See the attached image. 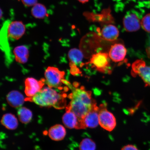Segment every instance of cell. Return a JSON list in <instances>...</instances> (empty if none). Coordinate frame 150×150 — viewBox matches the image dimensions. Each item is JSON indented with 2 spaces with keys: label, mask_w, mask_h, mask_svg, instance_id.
Instances as JSON below:
<instances>
[{
  "label": "cell",
  "mask_w": 150,
  "mask_h": 150,
  "mask_svg": "<svg viewBox=\"0 0 150 150\" xmlns=\"http://www.w3.org/2000/svg\"><path fill=\"white\" fill-rule=\"evenodd\" d=\"M28 100L42 107L53 106L56 108L62 109L66 105L64 95L49 87L43 88L36 95Z\"/></svg>",
  "instance_id": "obj_1"
},
{
  "label": "cell",
  "mask_w": 150,
  "mask_h": 150,
  "mask_svg": "<svg viewBox=\"0 0 150 150\" xmlns=\"http://www.w3.org/2000/svg\"><path fill=\"white\" fill-rule=\"evenodd\" d=\"M65 72L54 67H48L45 73V83L48 87L55 88H61L64 80Z\"/></svg>",
  "instance_id": "obj_2"
},
{
  "label": "cell",
  "mask_w": 150,
  "mask_h": 150,
  "mask_svg": "<svg viewBox=\"0 0 150 150\" xmlns=\"http://www.w3.org/2000/svg\"><path fill=\"white\" fill-rule=\"evenodd\" d=\"M99 108V125L107 131L113 130L117 125L115 117L107 109L105 105H101Z\"/></svg>",
  "instance_id": "obj_3"
},
{
  "label": "cell",
  "mask_w": 150,
  "mask_h": 150,
  "mask_svg": "<svg viewBox=\"0 0 150 150\" xmlns=\"http://www.w3.org/2000/svg\"><path fill=\"white\" fill-rule=\"evenodd\" d=\"M69 97L71 100L67 107L66 110H70L74 112L77 117L80 121L83 119L95 105L93 106H89L76 97Z\"/></svg>",
  "instance_id": "obj_4"
},
{
  "label": "cell",
  "mask_w": 150,
  "mask_h": 150,
  "mask_svg": "<svg viewBox=\"0 0 150 150\" xmlns=\"http://www.w3.org/2000/svg\"><path fill=\"white\" fill-rule=\"evenodd\" d=\"M132 74L133 76L138 75L143 81L146 86L150 87V66L146 64L142 60H137L132 65Z\"/></svg>",
  "instance_id": "obj_5"
},
{
  "label": "cell",
  "mask_w": 150,
  "mask_h": 150,
  "mask_svg": "<svg viewBox=\"0 0 150 150\" xmlns=\"http://www.w3.org/2000/svg\"><path fill=\"white\" fill-rule=\"evenodd\" d=\"M110 58L108 54L99 52L92 56L90 63L99 72H106L110 67Z\"/></svg>",
  "instance_id": "obj_6"
},
{
  "label": "cell",
  "mask_w": 150,
  "mask_h": 150,
  "mask_svg": "<svg viewBox=\"0 0 150 150\" xmlns=\"http://www.w3.org/2000/svg\"><path fill=\"white\" fill-rule=\"evenodd\" d=\"M99 108L96 104L80 122L79 129L95 128L99 125Z\"/></svg>",
  "instance_id": "obj_7"
},
{
  "label": "cell",
  "mask_w": 150,
  "mask_h": 150,
  "mask_svg": "<svg viewBox=\"0 0 150 150\" xmlns=\"http://www.w3.org/2000/svg\"><path fill=\"white\" fill-rule=\"evenodd\" d=\"M124 27L127 31L134 32L138 30L141 25V22L136 12L129 11L123 19Z\"/></svg>",
  "instance_id": "obj_8"
},
{
  "label": "cell",
  "mask_w": 150,
  "mask_h": 150,
  "mask_svg": "<svg viewBox=\"0 0 150 150\" xmlns=\"http://www.w3.org/2000/svg\"><path fill=\"white\" fill-rule=\"evenodd\" d=\"M45 83L44 79L38 80L32 78H28L25 81V93L29 98L34 96L42 89Z\"/></svg>",
  "instance_id": "obj_9"
},
{
  "label": "cell",
  "mask_w": 150,
  "mask_h": 150,
  "mask_svg": "<svg viewBox=\"0 0 150 150\" xmlns=\"http://www.w3.org/2000/svg\"><path fill=\"white\" fill-rule=\"evenodd\" d=\"M25 27L21 21H14L9 23L8 28V35L9 38L14 40H18L25 33Z\"/></svg>",
  "instance_id": "obj_10"
},
{
  "label": "cell",
  "mask_w": 150,
  "mask_h": 150,
  "mask_svg": "<svg viewBox=\"0 0 150 150\" xmlns=\"http://www.w3.org/2000/svg\"><path fill=\"white\" fill-rule=\"evenodd\" d=\"M9 20H7L3 23L1 31V48L4 52L7 61H11L10 47L8 40V28L9 23Z\"/></svg>",
  "instance_id": "obj_11"
},
{
  "label": "cell",
  "mask_w": 150,
  "mask_h": 150,
  "mask_svg": "<svg viewBox=\"0 0 150 150\" xmlns=\"http://www.w3.org/2000/svg\"><path fill=\"white\" fill-rule=\"evenodd\" d=\"M127 50L124 45L116 44L112 45L109 52L108 55L110 59L115 62H120L125 59Z\"/></svg>",
  "instance_id": "obj_12"
},
{
  "label": "cell",
  "mask_w": 150,
  "mask_h": 150,
  "mask_svg": "<svg viewBox=\"0 0 150 150\" xmlns=\"http://www.w3.org/2000/svg\"><path fill=\"white\" fill-rule=\"evenodd\" d=\"M6 99L9 104L15 108L21 107L25 100L21 93L15 91L9 92L7 95Z\"/></svg>",
  "instance_id": "obj_13"
},
{
  "label": "cell",
  "mask_w": 150,
  "mask_h": 150,
  "mask_svg": "<svg viewBox=\"0 0 150 150\" xmlns=\"http://www.w3.org/2000/svg\"><path fill=\"white\" fill-rule=\"evenodd\" d=\"M62 121L65 126L67 128L79 129V120L74 112L70 110H67L62 117Z\"/></svg>",
  "instance_id": "obj_14"
},
{
  "label": "cell",
  "mask_w": 150,
  "mask_h": 150,
  "mask_svg": "<svg viewBox=\"0 0 150 150\" xmlns=\"http://www.w3.org/2000/svg\"><path fill=\"white\" fill-rule=\"evenodd\" d=\"M119 35V32L117 27L112 24L105 26L101 31L103 38L110 42L116 40Z\"/></svg>",
  "instance_id": "obj_15"
},
{
  "label": "cell",
  "mask_w": 150,
  "mask_h": 150,
  "mask_svg": "<svg viewBox=\"0 0 150 150\" xmlns=\"http://www.w3.org/2000/svg\"><path fill=\"white\" fill-rule=\"evenodd\" d=\"M66 134L64 127L61 125H56L50 127L48 131V135L52 139L58 141L63 139Z\"/></svg>",
  "instance_id": "obj_16"
},
{
  "label": "cell",
  "mask_w": 150,
  "mask_h": 150,
  "mask_svg": "<svg viewBox=\"0 0 150 150\" xmlns=\"http://www.w3.org/2000/svg\"><path fill=\"white\" fill-rule=\"evenodd\" d=\"M15 59L18 62L25 64L28 61L29 56V50L25 46H18L15 48L14 50Z\"/></svg>",
  "instance_id": "obj_17"
},
{
  "label": "cell",
  "mask_w": 150,
  "mask_h": 150,
  "mask_svg": "<svg viewBox=\"0 0 150 150\" xmlns=\"http://www.w3.org/2000/svg\"><path fill=\"white\" fill-rule=\"evenodd\" d=\"M1 123L4 126L9 130H14L18 125L17 119L16 116L10 113L5 114L3 116Z\"/></svg>",
  "instance_id": "obj_18"
},
{
  "label": "cell",
  "mask_w": 150,
  "mask_h": 150,
  "mask_svg": "<svg viewBox=\"0 0 150 150\" xmlns=\"http://www.w3.org/2000/svg\"><path fill=\"white\" fill-rule=\"evenodd\" d=\"M68 57L71 61L70 63L76 66L81 65L83 59V55L80 50L76 48H73L69 52Z\"/></svg>",
  "instance_id": "obj_19"
},
{
  "label": "cell",
  "mask_w": 150,
  "mask_h": 150,
  "mask_svg": "<svg viewBox=\"0 0 150 150\" xmlns=\"http://www.w3.org/2000/svg\"><path fill=\"white\" fill-rule=\"evenodd\" d=\"M46 7L40 3H37L33 6L31 9L32 15L35 18L38 19H42L47 14Z\"/></svg>",
  "instance_id": "obj_20"
},
{
  "label": "cell",
  "mask_w": 150,
  "mask_h": 150,
  "mask_svg": "<svg viewBox=\"0 0 150 150\" xmlns=\"http://www.w3.org/2000/svg\"><path fill=\"white\" fill-rule=\"evenodd\" d=\"M18 114L19 119L21 122L27 124L30 122L33 117L32 112L25 107L18 108Z\"/></svg>",
  "instance_id": "obj_21"
},
{
  "label": "cell",
  "mask_w": 150,
  "mask_h": 150,
  "mask_svg": "<svg viewBox=\"0 0 150 150\" xmlns=\"http://www.w3.org/2000/svg\"><path fill=\"white\" fill-rule=\"evenodd\" d=\"M79 149L80 150H96V145L91 139L86 138L80 142Z\"/></svg>",
  "instance_id": "obj_22"
},
{
  "label": "cell",
  "mask_w": 150,
  "mask_h": 150,
  "mask_svg": "<svg viewBox=\"0 0 150 150\" xmlns=\"http://www.w3.org/2000/svg\"><path fill=\"white\" fill-rule=\"evenodd\" d=\"M141 25L144 30L150 33V13L146 14L142 18Z\"/></svg>",
  "instance_id": "obj_23"
},
{
  "label": "cell",
  "mask_w": 150,
  "mask_h": 150,
  "mask_svg": "<svg viewBox=\"0 0 150 150\" xmlns=\"http://www.w3.org/2000/svg\"><path fill=\"white\" fill-rule=\"evenodd\" d=\"M23 5L27 7L33 6L37 4L38 0H21Z\"/></svg>",
  "instance_id": "obj_24"
},
{
  "label": "cell",
  "mask_w": 150,
  "mask_h": 150,
  "mask_svg": "<svg viewBox=\"0 0 150 150\" xmlns=\"http://www.w3.org/2000/svg\"><path fill=\"white\" fill-rule=\"evenodd\" d=\"M121 150H139L135 146L132 145H128L122 148Z\"/></svg>",
  "instance_id": "obj_25"
},
{
  "label": "cell",
  "mask_w": 150,
  "mask_h": 150,
  "mask_svg": "<svg viewBox=\"0 0 150 150\" xmlns=\"http://www.w3.org/2000/svg\"><path fill=\"white\" fill-rule=\"evenodd\" d=\"M146 52L148 57L150 59V35L147 41V45L146 48Z\"/></svg>",
  "instance_id": "obj_26"
},
{
  "label": "cell",
  "mask_w": 150,
  "mask_h": 150,
  "mask_svg": "<svg viewBox=\"0 0 150 150\" xmlns=\"http://www.w3.org/2000/svg\"><path fill=\"white\" fill-rule=\"evenodd\" d=\"M78 1L84 4L87 2L89 1V0H78Z\"/></svg>",
  "instance_id": "obj_27"
},
{
  "label": "cell",
  "mask_w": 150,
  "mask_h": 150,
  "mask_svg": "<svg viewBox=\"0 0 150 150\" xmlns=\"http://www.w3.org/2000/svg\"></svg>",
  "instance_id": "obj_28"
}]
</instances>
